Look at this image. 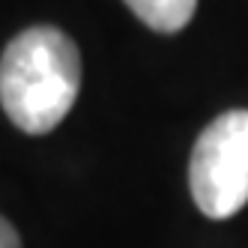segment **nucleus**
Wrapping results in <instances>:
<instances>
[{
  "label": "nucleus",
  "instance_id": "f257e3e1",
  "mask_svg": "<svg viewBox=\"0 0 248 248\" xmlns=\"http://www.w3.org/2000/svg\"><path fill=\"white\" fill-rule=\"evenodd\" d=\"M81 90L78 45L57 27H27L0 57V105L27 135L60 126Z\"/></svg>",
  "mask_w": 248,
  "mask_h": 248
},
{
  "label": "nucleus",
  "instance_id": "f03ea898",
  "mask_svg": "<svg viewBox=\"0 0 248 248\" xmlns=\"http://www.w3.org/2000/svg\"><path fill=\"white\" fill-rule=\"evenodd\" d=\"M188 186L209 218H230L248 203V111H227L201 132L188 162Z\"/></svg>",
  "mask_w": 248,
  "mask_h": 248
},
{
  "label": "nucleus",
  "instance_id": "7ed1b4c3",
  "mask_svg": "<svg viewBox=\"0 0 248 248\" xmlns=\"http://www.w3.org/2000/svg\"><path fill=\"white\" fill-rule=\"evenodd\" d=\"M126 3L155 33H176L191 21L198 0H126Z\"/></svg>",
  "mask_w": 248,
  "mask_h": 248
},
{
  "label": "nucleus",
  "instance_id": "20e7f679",
  "mask_svg": "<svg viewBox=\"0 0 248 248\" xmlns=\"http://www.w3.org/2000/svg\"><path fill=\"white\" fill-rule=\"evenodd\" d=\"M0 248H21V239L15 233V227L0 216Z\"/></svg>",
  "mask_w": 248,
  "mask_h": 248
}]
</instances>
